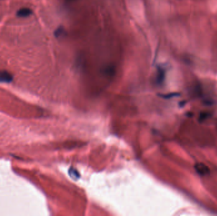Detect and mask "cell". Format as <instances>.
<instances>
[{"mask_svg":"<svg viewBox=\"0 0 217 216\" xmlns=\"http://www.w3.org/2000/svg\"><path fill=\"white\" fill-rule=\"evenodd\" d=\"M69 176L72 178V179L74 180H78L80 179V174L78 171V170L76 169L74 167H70L69 169Z\"/></svg>","mask_w":217,"mask_h":216,"instance_id":"4","label":"cell"},{"mask_svg":"<svg viewBox=\"0 0 217 216\" xmlns=\"http://www.w3.org/2000/svg\"><path fill=\"white\" fill-rule=\"evenodd\" d=\"M32 14V11L31 9L29 8H22L21 9L18 10L17 12V16L19 17H22L25 18L27 17V16H30Z\"/></svg>","mask_w":217,"mask_h":216,"instance_id":"2","label":"cell"},{"mask_svg":"<svg viewBox=\"0 0 217 216\" xmlns=\"http://www.w3.org/2000/svg\"><path fill=\"white\" fill-rule=\"evenodd\" d=\"M67 1H74V0H67Z\"/></svg>","mask_w":217,"mask_h":216,"instance_id":"7","label":"cell"},{"mask_svg":"<svg viewBox=\"0 0 217 216\" xmlns=\"http://www.w3.org/2000/svg\"><path fill=\"white\" fill-rule=\"evenodd\" d=\"M195 169L196 171L201 176H205L210 172V169L207 166L203 163H198L195 164Z\"/></svg>","mask_w":217,"mask_h":216,"instance_id":"1","label":"cell"},{"mask_svg":"<svg viewBox=\"0 0 217 216\" xmlns=\"http://www.w3.org/2000/svg\"><path fill=\"white\" fill-rule=\"evenodd\" d=\"M164 79V71L163 70L160 69L158 70V73H157V81L159 83L162 82L163 81Z\"/></svg>","mask_w":217,"mask_h":216,"instance_id":"5","label":"cell"},{"mask_svg":"<svg viewBox=\"0 0 217 216\" xmlns=\"http://www.w3.org/2000/svg\"><path fill=\"white\" fill-rule=\"evenodd\" d=\"M64 29L62 28V27H59L54 32V34H55V36L57 37H59L60 36H61L62 34H64Z\"/></svg>","mask_w":217,"mask_h":216,"instance_id":"6","label":"cell"},{"mask_svg":"<svg viewBox=\"0 0 217 216\" xmlns=\"http://www.w3.org/2000/svg\"><path fill=\"white\" fill-rule=\"evenodd\" d=\"M13 79L11 75L6 71H0V82H10Z\"/></svg>","mask_w":217,"mask_h":216,"instance_id":"3","label":"cell"}]
</instances>
